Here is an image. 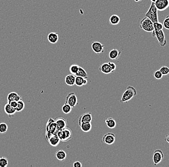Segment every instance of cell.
<instances>
[{
  "instance_id": "obj_1",
  "label": "cell",
  "mask_w": 169,
  "mask_h": 167,
  "mask_svg": "<svg viewBox=\"0 0 169 167\" xmlns=\"http://www.w3.org/2000/svg\"><path fill=\"white\" fill-rule=\"evenodd\" d=\"M59 130L57 127L56 124H55V120H53L52 118H50L46 125L45 137L47 140H48L52 135L55 134H57L58 131Z\"/></svg>"
},
{
  "instance_id": "obj_2",
  "label": "cell",
  "mask_w": 169,
  "mask_h": 167,
  "mask_svg": "<svg viewBox=\"0 0 169 167\" xmlns=\"http://www.w3.org/2000/svg\"><path fill=\"white\" fill-rule=\"evenodd\" d=\"M137 95V91L135 88L132 86H128L126 91L123 92L122 96L120 102L122 103H127L131 100Z\"/></svg>"
},
{
  "instance_id": "obj_3",
  "label": "cell",
  "mask_w": 169,
  "mask_h": 167,
  "mask_svg": "<svg viewBox=\"0 0 169 167\" xmlns=\"http://www.w3.org/2000/svg\"><path fill=\"white\" fill-rule=\"evenodd\" d=\"M158 10L156 7L154 2H151L150 6L148 9L147 12L145 14V16L149 18L153 23L158 22L159 18H158Z\"/></svg>"
},
{
  "instance_id": "obj_4",
  "label": "cell",
  "mask_w": 169,
  "mask_h": 167,
  "mask_svg": "<svg viewBox=\"0 0 169 167\" xmlns=\"http://www.w3.org/2000/svg\"><path fill=\"white\" fill-rule=\"evenodd\" d=\"M140 27L143 30L147 33H152L154 30L153 22L147 16L144 17L141 20L140 22Z\"/></svg>"
},
{
  "instance_id": "obj_5",
  "label": "cell",
  "mask_w": 169,
  "mask_h": 167,
  "mask_svg": "<svg viewBox=\"0 0 169 167\" xmlns=\"http://www.w3.org/2000/svg\"><path fill=\"white\" fill-rule=\"evenodd\" d=\"M57 135L60 138L61 141L66 142L71 139L73 136V133L70 129L66 128L65 129L59 130L58 131Z\"/></svg>"
},
{
  "instance_id": "obj_6",
  "label": "cell",
  "mask_w": 169,
  "mask_h": 167,
  "mask_svg": "<svg viewBox=\"0 0 169 167\" xmlns=\"http://www.w3.org/2000/svg\"><path fill=\"white\" fill-rule=\"evenodd\" d=\"M66 103L68 104L72 108H75L78 104V99L75 92L69 93L66 97Z\"/></svg>"
},
{
  "instance_id": "obj_7",
  "label": "cell",
  "mask_w": 169,
  "mask_h": 167,
  "mask_svg": "<svg viewBox=\"0 0 169 167\" xmlns=\"http://www.w3.org/2000/svg\"><path fill=\"white\" fill-rule=\"evenodd\" d=\"M164 158V154L162 150L161 149H156L155 150L153 154V162L155 166H156L162 162Z\"/></svg>"
},
{
  "instance_id": "obj_8",
  "label": "cell",
  "mask_w": 169,
  "mask_h": 167,
  "mask_svg": "<svg viewBox=\"0 0 169 167\" xmlns=\"http://www.w3.org/2000/svg\"><path fill=\"white\" fill-rule=\"evenodd\" d=\"M154 4L158 11H163L169 7V0H156Z\"/></svg>"
},
{
  "instance_id": "obj_9",
  "label": "cell",
  "mask_w": 169,
  "mask_h": 167,
  "mask_svg": "<svg viewBox=\"0 0 169 167\" xmlns=\"http://www.w3.org/2000/svg\"><path fill=\"white\" fill-rule=\"evenodd\" d=\"M156 37L158 40L159 44L161 46H164L167 44L164 31L162 30H155Z\"/></svg>"
},
{
  "instance_id": "obj_10",
  "label": "cell",
  "mask_w": 169,
  "mask_h": 167,
  "mask_svg": "<svg viewBox=\"0 0 169 167\" xmlns=\"http://www.w3.org/2000/svg\"><path fill=\"white\" fill-rule=\"evenodd\" d=\"M116 137L115 134L112 133H108L104 135L103 141L108 145H112L115 143Z\"/></svg>"
},
{
  "instance_id": "obj_11",
  "label": "cell",
  "mask_w": 169,
  "mask_h": 167,
  "mask_svg": "<svg viewBox=\"0 0 169 167\" xmlns=\"http://www.w3.org/2000/svg\"><path fill=\"white\" fill-rule=\"evenodd\" d=\"M91 48L93 52L96 54L103 53L104 51V45L99 42H92Z\"/></svg>"
},
{
  "instance_id": "obj_12",
  "label": "cell",
  "mask_w": 169,
  "mask_h": 167,
  "mask_svg": "<svg viewBox=\"0 0 169 167\" xmlns=\"http://www.w3.org/2000/svg\"><path fill=\"white\" fill-rule=\"evenodd\" d=\"M92 120V115L91 112H86L84 113L80 117L78 120L79 126L81 124L86 122H91Z\"/></svg>"
},
{
  "instance_id": "obj_13",
  "label": "cell",
  "mask_w": 169,
  "mask_h": 167,
  "mask_svg": "<svg viewBox=\"0 0 169 167\" xmlns=\"http://www.w3.org/2000/svg\"><path fill=\"white\" fill-rule=\"evenodd\" d=\"M55 124L59 130L65 129L67 127V122L65 118L59 117L55 120Z\"/></svg>"
},
{
  "instance_id": "obj_14",
  "label": "cell",
  "mask_w": 169,
  "mask_h": 167,
  "mask_svg": "<svg viewBox=\"0 0 169 167\" xmlns=\"http://www.w3.org/2000/svg\"><path fill=\"white\" fill-rule=\"evenodd\" d=\"M4 111H5V113L7 114L9 117L10 118H13L16 112L15 109L12 107L8 103L5 105V106H4Z\"/></svg>"
},
{
  "instance_id": "obj_15",
  "label": "cell",
  "mask_w": 169,
  "mask_h": 167,
  "mask_svg": "<svg viewBox=\"0 0 169 167\" xmlns=\"http://www.w3.org/2000/svg\"><path fill=\"white\" fill-rule=\"evenodd\" d=\"M48 142L49 143L50 145H52L53 147H56L57 146L59 145L60 144L61 140L59 138L57 135L52 134L49 137V138L48 139Z\"/></svg>"
},
{
  "instance_id": "obj_16",
  "label": "cell",
  "mask_w": 169,
  "mask_h": 167,
  "mask_svg": "<svg viewBox=\"0 0 169 167\" xmlns=\"http://www.w3.org/2000/svg\"><path fill=\"white\" fill-rule=\"evenodd\" d=\"M7 99L8 103H10L13 101L18 102L21 100L22 98H21V96H19L18 93L15 92H13L8 94Z\"/></svg>"
},
{
  "instance_id": "obj_17",
  "label": "cell",
  "mask_w": 169,
  "mask_h": 167,
  "mask_svg": "<svg viewBox=\"0 0 169 167\" xmlns=\"http://www.w3.org/2000/svg\"><path fill=\"white\" fill-rule=\"evenodd\" d=\"M121 54V51L116 48L110 50L109 53V57L112 60H117L118 59Z\"/></svg>"
},
{
  "instance_id": "obj_18",
  "label": "cell",
  "mask_w": 169,
  "mask_h": 167,
  "mask_svg": "<svg viewBox=\"0 0 169 167\" xmlns=\"http://www.w3.org/2000/svg\"><path fill=\"white\" fill-rule=\"evenodd\" d=\"M47 39L51 43H56L59 40V34L57 33H49L48 35Z\"/></svg>"
},
{
  "instance_id": "obj_19",
  "label": "cell",
  "mask_w": 169,
  "mask_h": 167,
  "mask_svg": "<svg viewBox=\"0 0 169 167\" xmlns=\"http://www.w3.org/2000/svg\"><path fill=\"white\" fill-rule=\"evenodd\" d=\"M88 83V81L87 78L79 77V76H76V80H75V84L77 86L82 87L83 86L86 85Z\"/></svg>"
},
{
  "instance_id": "obj_20",
  "label": "cell",
  "mask_w": 169,
  "mask_h": 167,
  "mask_svg": "<svg viewBox=\"0 0 169 167\" xmlns=\"http://www.w3.org/2000/svg\"><path fill=\"white\" fill-rule=\"evenodd\" d=\"M99 70L101 72L105 74H110L112 73V70L110 69L109 65L108 63H105L100 67Z\"/></svg>"
},
{
  "instance_id": "obj_21",
  "label": "cell",
  "mask_w": 169,
  "mask_h": 167,
  "mask_svg": "<svg viewBox=\"0 0 169 167\" xmlns=\"http://www.w3.org/2000/svg\"><path fill=\"white\" fill-rule=\"evenodd\" d=\"M75 80H76V76L73 74L67 75L65 78V82L67 85L69 86H72L75 84Z\"/></svg>"
},
{
  "instance_id": "obj_22",
  "label": "cell",
  "mask_w": 169,
  "mask_h": 167,
  "mask_svg": "<svg viewBox=\"0 0 169 167\" xmlns=\"http://www.w3.org/2000/svg\"><path fill=\"white\" fill-rule=\"evenodd\" d=\"M105 122L107 127L110 129H114L116 127V121L114 119L112 118H106L105 120Z\"/></svg>"
},
{
  "instance_id": "obj_23",
  "label": "cell",
  "mask_w": 169,
  "mask_h": 167,
  "mask_svg": "<svg viewBox=\"0 0 169 167\" xmlns=\"http://www.w3.org/2000/svg\"><path fill=\"white\" fill-rule=\"evenodd\" d=\"M80 129L84 133L90 132L92 129V124L91 122H86L81 124L79 125Z\"/></svg>"
},
{
  "instance_id": "obj_24",
  "label": "cell",
  "mask_w": 169,
  "mask_h": 167,
  "mask_svg": "<svg viewBox=\"0 0 169 167\" xmlns=\"http://www.w3.org/2000/svg\"><path fill=\"white\" fill-rule=\"evenodd\" d=\"M55 156L57 159L60 161H64L67 157V154L64 150H58L55 153Z\"/></svg>"
},
{
  "instance_id": "obj_25",
  "label": "cell",
  "mask_w": 169,
  "mask_h": 167,
  "mask_svg": "<svg viewBox=\"0 0 169 167\" xmlns=\"http://www.w3.org/2000/svg\"><path fill=\"white\" fill-rule=\"evenodd\" d=\"M120 17L117 15H113L109 19V23L112 25H117L120 22Z\"/></svg>"
},
{
  "instance_id": "obj_26",
  "label": "cell",
  "mask_w": 169,
  "mask_h": 167,
  "mask_svg": "<svg viewBox=\"0 0 169 167\" xmlns=\"http://www.w3.org/2000/svg\"><path fill=\"white\" fill-rule=\"evenodd\" d=\"M75 76H79V77H81L84 78H88L87 73L86 71L83 68L80 67V66L79 70H78V72H77V73L76 74Z\"/></svg>"
},
{
  "instance_id": "obj_27",
  "label": "cell",
  "mask_w": 169,
  "mask_h": 167,
  "mask_svg": "<svg viewBox=\"0 0 169 167\" xmlns=\"http://www.w3.org/2000/svg\"><path fill=\"white\" fill-rule=\"evenodd\" d=\"M72 107L70 105L66 104V103H65L63 106L62 110V111L63 113H65L66 114H68L71 112L72 110Z\"/></svg>"
},
{
  "instance_id": "obj_28",
  "label": "cell",
  "mask_w": 169,
  "mask_h": 167,
  "mask_svg": "<svg viewBox=\"0 0 169 167\" xmlns=\"http://www.w3.org/2000/svg\"><path fill=\"white\" fill-rule=\"evenodd\" d=\"M25 107V104L23 101H22V99L19 101L17 102V107L15 108L16 112H21L22 111L24 110Z\"/></svg>"
},
{
  "instance_id": "obj_29",
  "label": "cell",
  "mask_w": 169,
  "mask_h": 167,
  "mask_svg": "<svg viewBox=\"0 0 169 167\" xmlns=\"http://www.w3.org/2000/svg\"><path fill=\"white\" fill-rule=\"evenodd\" d=\"M79 66L78 65H76V64H73V65H71L70 67L69 68V71L72 74L76 75L79 70Z\"/></svg>"
},
{
  "instance_id": "obj_30",
  "label": "cell",
  "mask_w": 169,
  "mask_h": 167,
  "mask_svg": "<svg viewBox=\"0 0 169 167\" xmlns=\"http://www.w3.org/2000/svg\"><path fill=\"white\" fill-rule=\"evenodd\" d=\"M8 163V158L5 157H0V167H7Z\"/></svg>"
},
{
  "instance_id": "obj_31",
  "label": "cell",
  "mask_w": 169,
  "mask_h": 167,
  "mask_svg": "<svg viewBox=\"0 0 169 167\" xmlns=\"http://www.w3.org/2000/svg\"><path fill=\"white\" fill-rule=\"evenodd\" d=\"M8 125L5 123L2 122L0 124V133L6 134L8 130Z\"/></svg>"
},
{
  "instance_id": "obj_32",
  "label": "cell",
  "mask_w": 169,
  "mask_h": 167,
  "mask_svg": "<svg viewBox=\"0 0 169 167\" xmlns=\"http://www.w3.org/2000/svg\"><path fill=\"white\" fill-rule=\"evenodd\" d=\"M160 70L163 76H166L169 74V68L167 66H162L160 68Z\"/></svg>"
},
{
  "instance_id": "obj_33",
  "label": "cell",
  "mask_w": 169,
  "mask_h": 167,
  "mask_svg": "<svg viewBox=\"0 0 169 167\" xmlns=\"http://www.w3.org/2000/svg\"><path fill=\"white\" fill-rule=\"evenodd\" d=\"M153 25H154L155 30H162V29L164 28L163 24L159 21L153 23Z\"/></svg>"
},
{
  "instance_id": "obj_34",
  "label": "cell",
  "mask_w": 169,
  "mask_h": 167,
  "mask_svg": "<svg viewBox=\"0 0 169 167\" xmlns=\"http://www.w3.org/2000/svg\"><path fill=\"white\" fill-rule=\"evenodd\" d=\"M154 77L156 80H161L163 77V75L161 73V72L160 71V70H156L154 72Z\"/></svg>"
},
{
  "instance_id": "obj_35",
  "label": "cell",
  "mask_w": 169,
  "mask_h": 167,
  "mask_svg": "<svg viewBox=\"0 0 169 167\" xmlns=\"http://www.w3.org/2000/svg\"><path fill=\"white\" fill-rule=\"evenodd\" d=\"M163 25L165 29L169 30V15L167 16L164 20Z\"/></svg>"
},
{
  "instance_id": "obj_36",
  "label": "cell",
  "mask_w": 169,
  "mask_h": 167,
  "mask_svg": "<svg viewBox=\"0 0 169 167\" xmlns=\"http://www.w3.org/2000/svg\"><path fill=\"white\" fill-rule=\"evenodd\" d=\"M109 65L110 67V69L112 70V72H114L116 69V65L114 63L111 62H109Z\"/></svg>"
},
{
  "instance_id": "obj_37",
  "label": "cell",
  "mask_w": 169,
  "mask_h": 167,
  "mask_svg": "<svg viewBox=\"0 0 169 167\" xmlns=\"http://www.w3.org/2000/svg\"><path fill=\"white\" fill-rule=\"evenodd\" d=\"M9 103V104L10 105V106H12V107H13V108H15H15H16V107H17V101H11L10 102V103Z\"/></svg>"
},
{
  "instance_id": "obj_38",
  "label": "cell",
  "mask_w": 169,
  "mask_h": 167,
  "mask_svg": "<svg viewBox=\"0 0 169 167\" xmlns=\"http://www.w3.org/2000/svg\"><path fill=\"white\" fill-rule=\"evenodd\" d=\"M73 167H82V164L80 162H76L73 164Z\"/></svg>"
},
{
  "instance_id": "obj_39",
  "label": "cell",
  "mask_w": 169,
  "mask_h": 167,
  "mask_svg": "<svg viewBox=\"0 0 169 167\" xmlns=\"http://www.w3.org/2000/svg\"><path fill=\"white\" fill-rule=\"evenodd\" d=\"M164 140L165 141H166V142H167V143L169 144V133L168 134L166 135L165 137Z\"/></svg>"
},
{
  "instance_id": "obj_40",
  "label": "cell",
  "mask_w": 169,
  "mask_h": 167,
  "mask_svg": "<svg viewBox=\"0 0 169 167\" xmlns=\"http://www.w3.org/2000/svg\"><path fill=\"white\" fill-rule=\"evenodd\" d=\"M152 37H154V38H155V37H156V33H155V30H153V31H152Z\"/></svg>"
},
{
  "instance_id": "obj_41",
  "label": "cell",
  "mask_w": 169,
  "mask_h": 167,
  "mask_svg": "<svg viewBox=\"0 0 169 167\" xmlns=\"http://www.w3.org/2000/svg\"><path fill=\"white\" fill-rule=\"evenodd\" d=\"M142 0H135V1L136 2H141Z\"/></svg>"
},
{
  "instance_id": "obj_42",
  "label": "cell",
  "mask_w": 169,
  "mask_h": 167,
  "mask_svg": "<svg viewBox=\"0 0 169 167\" xmlns=\"http://www.w3.org/2000/svg\"><path fill=\"white\" fill-rule=\"evenodd\" d=\"M150 1H151V2H155L156 0H150Z\"/></svg>"
}]
</instances>
